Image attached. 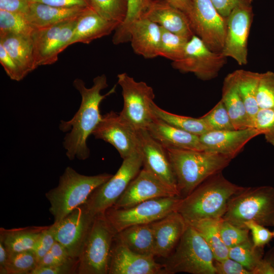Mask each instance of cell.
Masks as SVG:
<instances>
[{"label": "cell", "instance_id": "cell-1", "mask_svg": "<svg viewBox=\"0 0 274 274\" xmlns=\"http://www.w3.org/2000/svg\"><path fill=\"white\" fill-rule=\"evenodd\" d=\"M93 82L92 87L87 88L82 80H74L73 85L81 94V103L73 117L67 121H61L59 126L60 130L64 132L70 131L64 138L63 146L66 156L71 160L75 158L83 160L89 157L90 150L87 141L102 119L99 109L100 103L116 91V85L108 93L101 94V90L108 86L104 74L94 78Z\"/></svg>", "mask_w": 274, "mask_h": 274}, {"label": "cell", "instance_id": "cell-2", "mask_svg": "<svg viewBox=\"0 0 274 274\" xmlns=\"http://www.w3.org/2000/svg\"><path fill=\"white\" fill-rule=\"evenodd\" d=\"M244 188L228 180L222 172L218 173L182 198L177 211L186 222L222 218L230 197Z\"/></svg>", "mask_w": 274, "mask_h": 274}, {"label": "cell", "instance_id": "cell-3", "mask_svg": "<svg viewBox=\"0 0 274 274\" xmlns=\"http://www.w3.org/2000/svg\"><path fill=\"white\" fill-rule=\"evenodd\" d=\"M181 198L211 176L222 172L231 158L207 151L166 148Z\"/></svg>", "mask_w": 274, "mask_h": 274}, {"label": "cell", "instance_id": "cell-4", "mask_svg": "<svg viewBox=\"0 0 274 274\" xmlns=\"http://www.w3.org/2000/svg\"><path fill=\"white\" fill-rule=\"evenodd\" d=\"M112 176L108 173L86 176L67 166L60 176L57 186L45 194L54 223L60 221L76 208L84 203L93 191Z\"/></svg>", "mask_w": 274, "mask_h": 274}, {"label": "cell", "instance_id": "cell-5", "mask_svg": "<svg viewBox=\"0 0 274 274\" xmlns=\"http://www.w3.org/2000/svg\"><path fill=\"white\" fill-rule=\"evenodd\" d=\"M222 219L243 228L250 220L274 227V187H245L230 197Z\"/></svg>", "mask_w": 274, "mask_h": 274}, {"label": "cell", "instance_id": "cell-6", "mask_svg": "<svg viewBox=\"0 0 274 274\" xmlns=\"http://www.w3.org/2000/svg\"><path fill=\"white\" fill-rule=\"evenodd\" d=\"M166 259L164 264L167 274H216L212 250L199 233L188 223L177 246Z\"/></svg>", "mask_w": 274, "mask_h": 274}, {"label": "cell", "instance_id": "cell-7", "mask_svg": "<svg viewBox=\"0 0 274 274\" xmlns=\"http://www.w3.org/2000/svg\"><path fill=\"white\" fill-rule=\"evenodd\" d=\"M116 234L104 213L94 216L78 257L77 273L108 274Z\"/></svg>", "mask_w": 274, "mask_h": 274}, {"label": "cell", "instance_id": "cell-8", "mask_svg": "<svg viewBox=\"0 0 274 274\" xmlns=\"http://www.w3.org/2000/svg\"><path fill=\"white\" fill-rule=\"evenodd\" d=\"M117 79L123 99L120 116L137 131L146 129L155 118L152 110L155 98L153 88L126 73L118 74Z\"/></svg>", "mask_w": 274, "mask_h": 274}, {"label": "cell", "instance_id": "cell-9", "mask_svg": "<svg viewBox=\"0 0 274 274\" xmlns=\"http://www.w3.org/2000/svg\"><path fill=\"white\" fill-rule=\"evenodd\" d=\"M142 166L143 158L140 150L123 159L116 173L94 190L84 203L90 214L94 217L112 207L140 172Z\"/></svg>", "mask_w": 274, "mask_h": 274}, {"label": "cell", "instance_id": "cell-10", "mask_svg": "<svg viewBox=\"0 0 274 274\" xmlns=\"http://www.w3.org/2000/svg\"><path fill=\"white\" fill-rule=\"evenodd\" d=\"M181 199L179 196L157 198L128 208L111 207L104 213L117 233L130 226L151 223L177 211Z\"/></svg>", "mask_w": 274, "mask_h": 274}, {"label": "cell", "instance_id": "cell-11", "mask_svg": "<svg viewBox=\"0 0 274 274\" xmlns=\"http://www.w3.org/2000/svg\"><path fill=\"white\" fill-rule=\"evenodd\" d=\"M226 59L222 52L212 51L194 35L187 43L182 57L172 65L181 73H191L200 80L208 81L218 76Z\"/></svg>", "mask_w": 274, "mask_h": 274}, {"label": "cell", "instance_id": "cell-12", "mask_svg": "<svg viewBox=\"0 0 274 274\" xmlns=\"http://www.w3.org/2000/svg\"><path fill=\"white\" fill-rule=\"evenodd\" d=\"M77 18L35 29L31 37L36 68L41 65H50L56 62L59 54L68 47Z\"/></svg>", "mask_w": 274, "mask_h": 274}, {"label": "cell", "instance_id": "cell-13", "mask_svg": "<svg viewBox=\"0 0 274 274\" xmlns=\"http://www.w3.org/2000/svg\"><path fill=\"white\" fill-rule=\"evenodd\" d=\"M190 18L195 35L212 51L221 52L226 31V18L223 17L210 0H192Z\"/></svg>", "mask_w": 274, "mask_h": 274}, {"label": "cell", "instance_id": "cell-14", "mask_svg": "<svg viewBox=\"0 0 274 274\" xmlns=\"http://www.w3.org/2000/svg\"><path fill=\"white\" fill-rule=\"evenodd\" d=\"M249 3L244 0L226 17V31L222 53L240 65L248 63V40L253 14Z\"/></svg>", "mask_w": 274, "mask_h": 274}, {"label": "cell", "instance_id": "cell-15", "mask_svg": "<svg viewBox=\"0 0 274 274\" xmlns=\"http://www.w3.org/2000/svg\"><path fill=\"white\" fill-rule=\"evenodd\" d=\"M94 217L83 203L60 221L51 225L55 240L71 257L78 258Z\"/></svg>", "mask_w": 274, "mask_h": 274}, {"label": "cell", "instance_id": "cell-16", "mask_svg": "<svg viewBox=\"0 0 274 274\" xmlns=\"http://www.w3.org/2000/svg\"><path fill=\"white\" fill-rule=\"evenodd\" d=\"M92 134L114 146L123 159L139 150L138 131L113 111L102 116Z\"/></svg>", "mask_w": 274, "mask_h": 274}, {"label": "cell", "instance_id": "cell-17", "mask_svg": "<svg viewBox=\"0 0 274 274\" xmlns=\"http://www.w3.org/2000/svg\"><path fill=\"white\" fill-rule=\"evenodd\" d=\"M180 197L179 192L143 168L112 207L128 208L142 202L160 197Z\"/></svg>", "mask_w": 274, "mask_h": 274}, {"label": "cell", "instance_id": "cell-18", "mask_svg": "<svg viewBox=\"0 0 274 274\" xmlns=\"http://www.w3.org/2000/svg\"><path fill=\"white\" fill-rule=\"evenodd\" d=\"M138 133L143 168L179 192L176 177L165 148L152 138L147 129L138 130Z\"/></svg>", "mask_w": 274, "mask_h": 274}, {"label": "cell", "instance_id": "cell-19", "mask_svg": "<svg viewBox=\"0 0 274 274\" xmlns=\"http://www.w3.org/2000/svg\"><path fill=\"white\" fill-rule=\"evenodd\" d=\"M108 274H167L154 256L137 254L116 241L111 251Z\"/></svg>", "mask_w": 274, "mask_h": 274}, {"label": "cell", "instance_id": "cell-20", "mask_svg": "<svg viewBox=\"0 0 274 274\" xmlns=\"http://www.w3.org/2000/svg\"><path fill=\"white\" fill-rule=\"evenodd\" d=\"M262 134L255 128L229 130H211L199 136L205 151L234 158L252 139Z\"/></svg>", "mask_w": 274, "mask_h": 274}, {"label": "cell", "instance_id": "cell-21", "mask_svg": "<svg viewBox=\"0 0 274 274\" xmlns=\"http://www.w3.org/2000/svg\"><path fill=\"white\" fill-rule=\"evenodd\" d=\"M150 224L154 236L155 255L167 258L179 243L187 223L179 213L174 211Z\"/></svg>", "mask_w": 274, "mask_h": 274}, {"label": "cell", "instance_id": "cell-22", "mask_svg": "<svg viewBox=\"0 0 274 274\" xmlns=\"http://www.w3.org/2000/svg\"><path fill=\"white\" fill-rule=\"evenodd\" d=\"M143 17L189 40L195 35L189 16L167 0H152Z\"/></svg>", "mask_w": 274, "mask_h": 274}, {"label": "cell", "instance_id": "cell-23", "mask_svg": "<svg viewBox=\"0 0 274 274\" xmlns=\"http://www.w3.org/2000/svg\"><path fill=\"white\" fill-rule=\"evenodd\" d=\"M118 25L117 23L102 18L91 7H87L77 18L68 47L77 43L89 44L94 40L109 35Z\"/></svg>", "mask_w": 274, "mask_h": 274}, {"label": "cell", "instance_id": "cell-24", "mask_svg": "<svg viewBox=\"0 0 274 274\" xmlns=\"http://www.w3.org/2000/svg\"><path fill=\"white\" fill-rule=\"evenodd\" d=\"M146 129L165 148L205 151L199 136L173 126L156 117Z\"/></svg>", "mask_w": 274, "mask_h": 274}, {"label": "cell", "instance_id": "cell-25", "mask_svg": "<svg viewBox=\"0 0 274 274\" xmlns=\"http://www.w3.org/2000/svg\"><path fill=\"white\" fill-rule=\"evenodd\" d=\"M130 42L134 52L146 59L159 56L161 27L143 17L135 21L130 29Z\"/></svg>", "mask_w": 274, "mask_h": 274}, {"label": "cell", "instance_id": "cell-26", "mask_svg": "<svg viewBox=\"0 0 274 274\" xmlns=\"http://www.w3.org/2000/svg\"><path fill=\"white\" fill-rule=\"evenodd\" d=\"M86 8H60L39 3L29 2L28 9L24 15L30 25L37 29L75 19Z\"/></svg>", "mask_w": 274, "mask_h": 274}, {"label": "cell", "instance_id": "cell-27", "mask_svg": "<svg viewBox=\"0 0 274 274\" xmlns=\"http://www.w3.org/2000/svg\"><path fill=\"white\" fill-rule=\"evenodd\" d=\"M221 100L227 109L235 129L253 128L239 93L234 71L228 74L224 79Z\"/></svg>", "mask_w": 274, "mask_h": 274}, {"label": "cell", "instance_id": "cell-28", "mask_svg": "<svg viewBox=\"0 0 274 274\" xmlns=\"http://www.w3.org/2000/svg\"><path fill=\"white\" fill-rule=\"evenodd\" d=\"M1 45L25 76L36 69L31 36L9 33L0 36Z\"/></svg>", "mask_w": 274, "mask_h": 274}, {"label": "cell", "instance_id": "cell-29", "mask_svg": "<svg viewBox=\"0 0 274 274\" xmlns=\"http://www.w3.org/2000/svg\"><path fill=\"white\" fill-rule=\"evenodd\" d=\"M114 239L137 254L155 256L154 236L150 223L128 227L116 233Z\"/></svg>", "mask_w": 274, "mask_h": 274}, {"label": "cell", "instance_id": "cell-30", "mask_svg": "<svg viewBox=\"0 0 274 274\" xmlns=\"http://www.w3.org/2000/svg\"><path fill=\"white\" fill-rule=\"evenodd\" d=\"M49 226H30L11 229L1 227L0 242L3 243L9 254L31 250L41 234Z\"/></svg>", "mask_w": 274, "mask_h": 274}, {"label": "cell", "instance_id": "cell-31", "mask_svg": "<svg viewBox=\"0 0 274 274\" xmlns=\"http://www.w3.org/2000/svg\"><path fill=\"white\" fill-rule=\"evenodd\" d=\"M238 89L245 105L252 127L259 110L257 92L261 73L245 70L234 71Z\"/></svg>", "mask_w": 274, "mask_h": 274}, {"label": "cell", "instance_id": "cell-32", "mask_svg": "<svg viewBox=\"0 0 274 274\" xmlns=\"http://www.w3.org/2000/svg\"><path fill=\"white\" fill-rule=\"evenodd\" d=\"M222 218L187 222L203 237L217 261H222L229 257V249L223 243L220 233L219 226Z\"/></svg>", "mask_w": 274, "mask_h": 274}, {"label": "cell", "instance_id": "cell-33", "mask_svg": "<svg viewBox=\"0 0 274 274\" xmlns=\"http://www.w3.org/2000/svg\"><path fill=\"white\" fill-rule=\"evenodd\" d=\"M152 110L155 117L191 133L200 136L211 131L200 117L193 118L170 113L160 108L154 101L152 105Z\"/></svg>", "mask_w": 274, "mask_h": 274}, {"label": "cell", "instance_id": "cell-34", "mask_svg": "<svg viewBox=\"0 0 274 274\" xmlns=\"http://www.w3.org/2000/svg\"><path fill=\"white\" fill-rule=\"evenodd\" d=\"M152 0H127L128 9L124 22L114 31L112 42L119 45L130 42V29L133 23L143 18Z\"/></svg>", "mask_w": 274, "mask_h": 274}, {"label": "cell", "instance_id": "cell-35", "mask_svg": "<svg viewBox=\"0 0 274 274\" xmlns=\"http://www.w3.org/2000/svg\"><path fill=\"white\" fill-rule=\"evenodd\" d=\"M90 7L104 19L117 23L125 20L128 9L127 0H87Z\"/></svg>", "mask_w": 274, "mask_h": 274}, {"label": "cell", "instance_id": "cell-36", "mask_svg": "<svg viewBox=\"0 0 274 274\" xmlns=\"http://www.w3.org/2000/svg\"><path fill=\"white\" fill-rule=\"evenodd\" d=\"M159 56L173 61L180 59L189 39L161 27Z\"/></svg>", "mask_w": 274, "mask_h": 274}, {"label": "cell", "instance_id": "cell-37", "mask_svg": "<svg viewBox=\"0 0 274 274\" xmlns=\"http://www.w3.org/2000/svg\"><path fill=\"white\" fill-rule=\"evenodd\" d=\"M262 255L263 248L255 247L250 239L229 249V257L239 262L252 273L262 259Z\"/></svg>", "mask_w": 274, "mask_h": 274}, {"label": "cell", "instance_id": "cell-38", "mask_svg": "<svg viewBox=\"0 0 274 274\" xmlns=\"http://www.w3.org/2000/svg\"><path fill=\"white\" fill-rule=\"evenodd\" d=\"M34 30L24 14L0 10V36L9 33L31 36Z\"/></svg>", "mask_w": 274, "mask_h": 274}, {"label": "cell", "instance_id": "cell-39", "mask_svg": "<svg viewBox=\"0 0 274 274\" xmlns=\"http://www.w3.org/2000/svg\"><path fill=\"white\" fill-rule=\"evenodd\" d=\"M38 261L32 250L9 254L6 266L7 274H31Z\"/></svg>", "mask_w": 274, "mask_h": 274}, {"label": "cell", "instance_id": "cell-40", "mask_svg": "<svg viewBox=\"0 0 274 274\" xmlns=\"http://www.w3.org/2000/svg\"><path fill=\"white\" fill-rule=\"evenodd\" d=\"M200 117L211 130L235 129L227 109L221 100L210 111Z\"/></svg>", "mask_w": 274, "mask_h": 274}, {"label": "cell", "instance_id": "cell-41", "mask_svg": "<svg viewBox=\"0 0 274 274\" xmlns=\"http://www.w3.org/2000/svg\"><path fill=\"white\" fill-rule=\"evenodd\" d=\"M257 101L260 109H274V73L267 71L261 73Z\"/></svg>", "mask_w": 274, "mask_h": 274}, {"label": "cell", "instance_id": "cell-42", "mask_svg": "<svg viewBox=\"0 0 274 274\" xmlns=\"http://www.w3.org/2000/svg\"><path fill=\"white\" fill-rule=\"evenodd\" d=\"M219 230L221 238L228 249L250 239L248 228L238 227L222 218L220 223Z\"/></svg>", "mask_w": 274, "mask_h": 274}, {"label": "cell", "instance_id": "cell-43", "mask_svg": "<svg viewBox=\"0 0 274 274\" xmlns=\"http://www.w3.org/2000/svg\"><path fill=\"white\" fill-rule=\"evenodd\" d=\"M254 127L261 131L268 143L274 146V109H259Z\"/></svg>", "mask_w": 274, "mask_h": 274}, {"label": "cell", "instance_id": "cell-44", "mask_svg": "<svg viewBox=\"0 0 274 274\" xmlns=\"http://www.w3.org/2000/svg\"><path fill=\"white\" fill-rule=\"evenodd\" d=\"M72 258H74L69 255L63 246L56 241L51 249L39 261L37 267L60 264Z\"/></svg>", "mask_w": 274, "mask_h": 274}, {"label": "cell", "instance_id": "cell-45", "mask_svg": "<svg viewBox=\"0 0 274 274\" xmlns=\"http://www.w3.org/2000/svg\"><path fill=\"white\" fill-rule=\"evenodd\" d=\"M244 225L251 232L252 241L256 247L263 248L273 237L272 232L255 221H247L244 223Z\"/></svg>", "mask_w": 274, "mask_h": 274}, {"label": "cell", "instance_id": "cell-46", "mask_svg": "<svg viewBox=\"0 0 274 274\" xmlns=\"http://www.w3.org/2000/svg\"><path fill=\"white\" fill-rule=\"evenodd\" d=\"M56 242L51 225L41 234L32 249L38 263L48 252Z\"/></svg>", "mask_w": 274, "mask_h": 274}, {"label": "cell", "instance_id": "cell-47", "mask_svg": "<svg viewBox=\"0 0 274 274\" xmlns=\"http://www.w3.org/2000/svg\"><path fill=\"white\" fill-rule=\"evenodd\" d=\"M78 258H72L65 263L49 266L36 268L31 274L77 273Z\"/></svg>", "mask_w": 274, "mask_h": 274}, {"label": "cell", "instance_id": "cell-48", "mask_svg": "<svg viewBox=\"0 0 274 274\" xmlns=\"http://www.w3.org/2000/svg\"><path fill=\"white\" fill-rule=\"evenodd\" d=\"M0 62L9 78L20 81L25 76L14 60L0 45Z\"/></svg>", "mask_w": 274, "mask_h": 274}, {"label": "cell", "instance_id": "cell-49", "mask_svg": "<svg viewBox=\"0 0 274 274\" xmlns=\"http://www.w3.org/2000/svg\"><path fill=\"white\" fill-rule=\"evenodd\" d=\"M216 274H252L241 264L229 257L222 261L215 260Z\"/></svg>", "mask_w": 274, "mask_h": 274}, {"label": "cell", "instance_id": "cell-50", "mask_svg": "<svg viewBox=\"0 0 274 274\" xmlns=\"http://www.w3.org/2000/svg\"><path fill=\"white\" fill-rule=\"evenodd\" d=\"M29 3L28 0H0V10L25 15Z\"/></svg>", "mask_w": 274, "mask_h": 274}, {"label": "cell", "instance_id": "cell-51", "mask_svg": "<svg viewBox=\"0 0 274 274\" xmlns=\"http://www.w3.org/2000/svg\"><path fill=\"white\" fill-rule=\"evenodd\" d=\"M29 2L42 3L54 7L60 8L88 7H90L87 0H28Z\"/></svg>", "mask_w": 274, "mask_h": 274}, {"label": "cell", "instance_id": "cell-52", "mask_svg": "<svg viewBox=\"0 0 274 274\" xmlns=\"http://www.w3.org/2000/svg\"><path fill=\"white\" fill-rule=\"evenodd\" d=\"M218 12L226 18L232 10L244 0H210Z\"/></svg>", "mask_w": 274, "mask_h": 274}, {"label": "cell", "instance_id": "cell-53", "mask_svg": "<svg viewBox=\"0 0 274 274\" xmlns=\"http://www.w3.org/2000/svg\"><path fill=\"white\" fill-rule=\"evenodd\" d=\"M253 274H274V267L266 259H262L252 271Z\"/></svg>", "mask_w": 274, "mask_h": 274}, {"label": "cell", "instance_id": "cell-54", "mask_svg": "<svg viewBox=\"0 0 274 274\" xmlns=\"http://www.w3.org/2000/svg\"><path fill=\"white\" fill-rule=\"evenodd\" d=\"M174 7L184 12L190 18L192 13V0H167Z\"/></svg>", "mask_w": 274, "mask_h": 274}, {"label": "cell", "instance_id": "cell-55", "mask_svg": "<svg viewBox=\"0 0 274 274\" xmlns=\"http://www.w3.org/2000/svg\"><path fill=\"white\" fill-rule=\"evenodd\" d=\"M9 253L2 242H0V273L7 274L6 266Z\"/></svg>", "mask_w": 274, "mask_h": 274}, {"label": "cell", "instance_id": "cell-56", "mask_svg": "<svg viewBox=\"0 0 274 274\" xmlns=\"http://www.w3.org/2000/svg\"><path fill=\"white\" fill-rule=\"evenodd\" d=\"M266 259L271 263L274 267V251L270 252V256L268 258H267Z\"/></svg>", "mask_w": 274, "mask_h": 274}, {"label": "cell", "instance_id": "cell-57", "mask_svg": "<svg viewBox=\"0 0 274 274\" xmlns=\"http://www.w3.org/2000/svg\"><path fill=\"white\" fill-rule=\"evenodd\" d=\"M246 1L249 2V3L251 2V0H246Z\"/></svg>", "mask_w": 274, "mask_h": 274}, {"label": "cell", "instance_id": "cell-58", "mask_svg": "<svg viewBox=\"0 0 274 274\" xmlns=\"http://www.w3.org/2000/svg\"><path fill=\"white\" fill-rule=\"evenodd\" d=\"M273 237H274V230L272 231Z\"/></svg>", "mask_w": 274, "mask_h": 274}]
</instances>
